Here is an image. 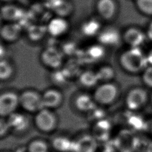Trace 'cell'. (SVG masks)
<instances>
[{"mask_svg":"<svg viewBox=\"0 0 152 152\" xmlns=\"http://www.w3.org/2000/svg\"><path fill=\"white\" fill-rule=\"evenodd\" d=\"M121 67L130 73H136L147 68V58L139 48H130L122 52L119 59Z\"/></svg>","mask_w":152,"mask_h":152,"instance_id":"1","label":"cell"},{"mask_svg":"<svg viewBox=\"0 0 152 152\" xmlns=\"http://www.w3.org/2000/svg\"><path fill=\"white\" fill-rule=\"evenodd\" d=\"M119 94L118 86L112 83H102L95 89L93 97L96 104L108 106L115 102Z\"/></svg>","mask_w":152,"mask_h":152,"instance_id":"2","label":"cell"},{"mask_svg":"<svg viewBox=\"0 0 152 152\" xmlns=\"http://www.w3.org/2000/svg\"><path fill=\"white\" fill-rule=\"evenodd\" d=\"M20 106L29 113H36L44 108L42 95L34 90H27L19 95Z\"/></svg>","mask_w":152,"mask_h":152,"instance_id":"3","label":"cell"},{"mask_svg":"<svg viewBox=\"0 0 152 152\" xmlns=\"http://www.w3.org/2000/svg\"><path fill=\"white\" fill-rule=\"evenodd\" d=\"M34 122L40 131L48 133L56 128L58 119L52 110L44 107L35 114Z\"/></svg>","mask_w":152,"mask_h":152,"instance_id":"4","label":"cell"},{"mask_svg":"<svg viewBox=\"0 0 152 152\" xmlns=\"http://www.w3.org/2000/svg\"><path fill=\"white\" fill-rule=\"evenodd\" d=\"M40 61L46 68L56 70L59 69L63 62L62 51L54 46L47 47L40 54Z\"/></svg>","mask_w":152,"mask_h":152,"instance_id":"5","label":"cell"},{"mask_svg":"<svg viewBox=\"0 0 152 152\" xmlns=\"http://www.w3.org/2000/svg\"><path fill=\"white\" fill-rule=\"evenodd\" d=\"M113 145L118 152H134L137 145V140L128 130L120 131L114 140Z\"/></svg>","mask_w":152,"mask_h":152,"instance_id":"6","label":"cell"},{"mask_svg":"<svg viewBox=\"0 0 152 152\" xmlns=\"http://www.w3.org/2000/svg\"><path fill=\"white\" fill-rule=\"evenodd\" d=\"M20 106L19 95L13 91H5L0 96V115L7 118L15 112Z\"/></svg>","mask_w":152,"mask_h":152,"instance_id":"7","label":"cell"},{"mask_svg":"<svg viewBox=\"0 0 152 152\" xmlns=\"http://www.w3.org/2000/svg\"><path fill=\"white\" fill-rule=\"evenodd\" d=\"M147 99L146 91L140 87H135L127 93L125 97V104L129 109L135 110L142 107Z\"/></svg>","mask_w":152,"mask_h":152,"instance_id":"8","label":"cell"},{"mask_svg":"<svg viewBox=\"0 0 152 152\" xmlns=\"http://www.w3.org/2000/svg\"><path fill=\"white\" fill-rule=\"evenodd\" d=\"M46 27L49 34L52 37H59L66 33L69 24L66 18L56 15L48 21Z\"/></svg>","mask_w":152,"mask_h":152,"instance_id":"9","label":"cell"},{"mask_svg":"<svg viewBox=\"0 0 152 152\" xmlns=\"http://www.w3.org/2000/svg\"><path fill=\"white\" fill-rule=\"evenodd\" d=\"M23 27L16 22H7L1 28V39L8 43H13L18 40L22 34Z\"/></svg>","mask_w":152,"mask_h":152,"instance_id":"10","label":"cell"},{"mask_svg":"<svg viewBox=\"0 0 152 152\" xmlns=\"http://www.w3.org/2000/svg\"><path fill=\"white\" fill-rule=\"evenodd\" d=\"M42 95L45 108L52 110L59 107L63 102V94L60 90L56 88H48Z\"/></svg>","mask_w":152,"mask_h":152,"instance_id":"11","label":"cell"},{"mask_svg":"<svg viewBox=\"0 0 152 152\" xmlns=\"http://www.w3.org/2000/svg\"><path fill=\"white\" fill-rule=\"evenodd\" d=\"M98 142L91 135H84L73 141L72 152H96Z\"/></svg>","mask_w":152,"mask_h":152,"instance_id":"12","label":"cell"},{"mask_svg":"<svg viewBox=\"0 0 152 152\" xmlns=\"http://www.w3.org/2000/svg\"><path fill=\"white\" fill-rule=\"evenodd\" d=\"M97 38L99 43L103 46H113L116 45L121 39V35L118 30L113 27L102 28Z\"/></svg>","mask_w":152,"mask_h":152,"instance_id":"13","label":"cell"},{"mask_svg":"<svg viewBox=\"0 0 152 152\" xmlns=\"http://www.w3.org/2000/svg\"><path fill=\"white\" fill-rule=\"evenodd\" d=\"M96 10L99 16L104 20H110L116 13L117 7L114 0H98Z\"/></svg>","mask_w":152,"mask_h":152,"instance_id":"14","label":"cell"},{"mask_svg":"<svg viewBox=\"0 0 152 152\" xmlns=\"http://www.w3.org/2000/svg\"><path fill=\"white\" fill-rule=\"evenodd\" d=\"M122 39L131 48H139L144 42L145 36L140 30L130 27L124 31Z\"/></svg>","mask_w":152,"mask_h":152,"instance_id":"15","label":"cell"},{"mask_svg":"<svg viewBox=\"0 0 152 152\" xmlns=\"http://www.w3.org/2000/svg\"><path fill=\"white\" fill-rule=\"evenodd\" d=\"M112 126L106 119H100L96 122L93 128L92 135L97 142H104L108 140L111 133Z\"/></svg>","mask_w":152,"mask_h":152,"instance_id":"16","label":"cell"},{"mask_svg":"<svg viewBox=\"0 0 152 152\" xmlns=\"http://www.w3.org/2000/svg\"><path fill=\"white\" fill-rule=\"evenodd\" d=\"M74 104L76 109L79 111L90 112L96 107V103L93 96L87 93H81L75 97Z\"/></svg>","mask_w":152,"mask_h":152,"instance_id":"17","label":"cell"},{"mask_svg":"<svg viewBox=\"0 0 152 152\" xmlns=\"http://www.w3.org/2000/svg\"><path fill=\"white\" fill-rule=\"evenodd\" d=\"M7 121L10 129L14 130V131H24L28 126V120L27 118L21 113L14 112L7 117Z\"/></svg>","mask_w":152,"mask_h":152,"instance_id":"18","label":"cell"},{"mask_svg":"<svg viewBox=\"0 0 152 152\" xmlns=\"http://www.w3.org/2000/svg\"><path fill=\"white\" fill-rule=\"evenodd\" d=\"M24 14L22 9L12 5H4L1 8L2 18L7 22L18 23Z\"/></svg>","mask_w":152,"mask_h":152,"instance_id":"19","label":"cell"},{"mask_svg":"<svg viewBox=\"0 0 152 152\" xmlns=\"http://www.w3.org/2000/svg\"><path fill=\"white\" fill-rule=\"evenodd\" d=\"M102 28L101 23L99 20L95 18H90L83 23L81 31L86 36L92 37L97 36Z\"/></svg>","mask_w":152,"mask_h":152,"instance_id":"20","label":"cell"},{"mask_svg":"<svg viewBox=\"0 0 152 152\" xmlns=\"http://www.w3.org/2000/svg\"><path fill=\"white\" fill-rule=\"evenodd\" d=\"M48 33L46 26L42 24H31L27 31L28 38L33 42L41 40Z\"/></svg>","mask_w":152,"mask_h":152,"instance_id":"21","label":"cell"},{"mask_svg":"<svg viewBox=\"0 0 152 152\" xmlns=\"http://www.w3.org/2000/svg\"><path fill=\"white\" fill-rule=\"evenodd\" d=\"M80 84L85 87L90 88L94 87L99 82L96 71L86 70L81 72L79 76Z\"/></svg>","mask_w":152,"mask_h":152,"instance_id":"22","label":"cell"},{"mask_svg":"<svg viewBox=\"0 0 152 152\" xmlns=\"http://www.w3.org/2000/svg\"><path fill=\"white\" fill-rule=\"evenodd\" d=\"M52 146L59 152L72 151L73 141L65 137H58L52 141Z\"/></svg>","mask_w":152,"mask_h":152,"instance_id":"23","label":"cell"},{"mask_svg":"<svg viewBox=\"0 0 152 152\" xmlns=\"http://www.w3.org/2000/svg\"><path fill=\"white\" fill-rule=\"evenodd\" d=\"M99 81L102 83L111 82L115 77V70L109 65H104L96 71Z\"/></svg>","mask_w":152,"mask_h":152,"instance_id":"24","label":"cell"},{"mask_svg":"<svg viewBox=\"0 0 152 152\" xmlns=\"http://www.w3.org/2000/svg\"><path fill=\"white\" fill-rule=\"evenodd\" d=\"M73 6L71 2L67 0H61L52 10L58 16L66 18L72 11Z\"/></svg>","mask_w":152,"mask_h":152,"instance_id":"25","label":"cell"},{"mask_svg":"<svg viewBox=\"0 0 152 152\" xmlns=\"http://www.w3.org/2000/svg\"><path fill=\"white\" fill-rule=\"evenodd\" d=\"M14 74V68L12 64L5 59H1L0 79L1 81L9 80Z\"/></svg>","mask_w":152,"mask_h":152,"instance_id":"26","label":"cell"},{"mask_svg":"<svg viewBox=\"0 0 152 152\" xmlns=\"http://www.w3.org/2000/svg\"><path fill=\"white\" fill-rule=\"evenodd\" d=\"M86 54L87 55L88 59L92 60H99L104 55V46L100 43L98 45H92L87 50Z\"/></svg>","mask_w":152,"mask_h":152,"instance_id":"27","label":"cell"},{"mask_svg":"<svg viewBox=\"0 0 152 152\" xmlns=\"http://www.w3.org/2000/svg\"><path fill=\"white\" fill-rule=\"evenodd\" d=\"M27 151L28 152H49V147L45 141L34 140L28 144Z\"/></svg>","mask_w":152,"mask_h":152,"instance_id":"28","label":"cell"},{"mask_svg":"<svg viewBox=\"0 0 152 152\" xmlns=\"http://www.w3.org/2000/svg\"><path fill=\"white\" fill-rule=\"evenodd\" d=\"M136 5L142 13L152 15V0H136Z\"/></svg>","mask_w":152,"mask_h":152,"instance_id":"29","label":"cell"},{"mask_svg":"<svg viewBox=\"0 0 152 152\" xmlns=\"http://www.w3.org/2000/svg\"><path fill=\"white\" fill-rule=\"evenodd\" d=\"M142 80L147 86L152 87V66L145 68L142 74Z\"/></svg>","mask_w":152,"mask_h":152,"instance_id":"30","label":"cell"},{"mask_svg":"<svg viewBox=\"0 0 152 152\" xmlns=\"http://www.w3.org/2000/svg\"><path fill=\"white\" fill-rule=\"evenodd\" d=\"M0 134L1 137H3L5 135L8 131L10 129V127L8 124L7 120H5L4 118H1L0 122Z\"/></svg>","mask_w":152,"mask_h":152,"instance_id":"31","label":"cell"},{"mask_svg":"<svg viewBox=\"0 0 152 152\" xmlns=\"http://www.w3.org/2000/svg\"><path fill=\"white\" fill-rule=\"evenodd\" d=\"M101 152H118L114 145H106L104 148L101 151Z\"/></svg>","mask_w":152,"mask_h":152,"instance_id":"32","label":"cell"},{"mask_svg":"<svg viewBox=\"0 0 152 152\" xmlns=\"http://www.w3.org/2000/svg\"><path fill=\"white\" fill-rule=\"evenodd\" d=\"M147 36L149 37V39L152 40V22L149 25L147 31Z\"/></svg>","mask_w":152,"mask_h":152,"instance_id":"33","label":"cell"},{"mask_svg":"<svg viewBox=\"0 0 152 152\" xmlns=\"http://www.w3.org/2000/svg\"><path fill=\"white\" fill-rule=\"evenodd\" d=\"M147 58L148 63L152 65V49L149 52Z\"/></svg>","mask_w":152,"mask_h":152,"instance_id":"34","label":"cell"},{"mask_svg":"<svg viewBox=\"0 0 152 152\" xmlns=\"http://www.w3.org/2000/svg\"><path fill=\"white\" fill-rule=\"evenodd\" d=\"M2 1H5V2H9V1H11L12 0H1Z\"/></svg>","mask_w":152,"mask_h":152,"instance_id":"35","label":"cell"},{"mask_svg":"<svg viewBox=\"0 0 152 152\" xmlns=\"http://www.w3.org/2000/svg\"><path fill=\"white\" fill-rule=\"evenodd\" d=\"M151 102H152V97H151Z\"/></svg>","mask_w":152,"mask_h":152,"instance_id":"36","label":"cell"}]
</instances>
